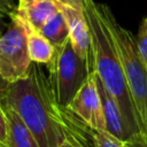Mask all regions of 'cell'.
I'll list each match as a JSON object with an SVG mask.
<instances>
[{
    "label": "cell",
    "instance_id": "obj_1",
    "mask_svg": "<svg viewBox=\"0 0 147 147\" xmlns=\"http://www.w3.org/2000/svg\"><path fill=\"white\" fill-rule=\"evenodd\" d=\"M1 95V103L18 114L39 147H57L71 130L84 124L57 105L49 79L38 63L32 62L28 75L10 83Z\"/></svg>",
    "mask_w": 147,
    "mask_h": 147
},
{
    "label": "cell",
    "instance_id": "obj_2",
    "mask_svg": "<svg viewBox=\"0 0 147 147\" xmlns=\"http://www.w3.org/2000/svg\"><path fill=\"white\" fill-rule=\"evenodd\" d=\"M83 10L90 32L93 71L118 103L133 133L142 136L140 119L126 84L113 36L98 9V3L94 0H83Z\"/></svg>",
    "mask_w": 147,
    "mask_h": 147
},
{
    "label": "cell",
    "instance_id": "obj_3",
    "mask_svg": "<svg viewBox=\"0 0 147 147\" xmlns=\"http://www.w3.org/2000/svg\"><path fill=\"white\" fill-rule=\"evenodd\" d=\"M98 9L113 36L144 136L147 119V68L140 57L136 36L117 23L107 5L98 3Z\"/></svg>",
    "mask_w": 147,
    "mask_h": 147
},
{
    "label": "cell",
    "instance_id": "obj_4",
    "mask_svg": "<svg viewBox=\"0 0 147 147\" xmlns=\"http://www.w3.org/2000/svg\"><path fill=\"white\" fill-rule=\"evenodd\" d=\"M47 68V77L55 101L61 108L68 107L90 74L93 72L90 65L76 53L69 39L62 46L55 47Z\"/></svg>",
    "mask_w": 147,
    "mask_h": 147
},
{
    "label": "cell",
    "instance_id": "obj_5",
    "mask_svg": "<svg viewBox=\"0 0 147 147\" xmlns=\"http://www.w3.org/2000/svg\"><path fill=\"white\" fill-rule=\"evenodd\" d=\"M22 17L13 10L10 22L0 36V75L9 84L24 78L31 67Z\"/></svg>",
    "mask_w": 147,
    "mask_h": 147
},
{
    "label": "cell",
    "instance_id": "obj_6",
    "mask_svg": "<svg viewBox=\"0 0 147 147\" xmlns=\"http://www.w3.org/2000/svg\"><path fill=\"white\" fill-rule=\"evenodd\" d=\"M67 109L90 129L94 131H106L101 100L94 79V71L90 74L83 86L68 105Z\"/></svg>",
    "mask_w": 147,
    "mask_h": 147
},
{
    "label": "cell",
    "instance_id": "obj_7",
    "mask_svg": "<svg viewBox=\"0 0 147 147\" xmlns=\"http://www.w3.org/2000/svg\"><path fill=\"white\" fill-rule=\"evenodd\" d=\"M60 2V1H59ZM60 11L62 13L68 29L69 40L76 53L90 65L93 71L92 54H91V39L86 17L83 8H76L70 5L60 2Z\"/></svg>",
    "mask_w": 147,
    "mask_h": 147
},
{
    "label": "cell",
    "instance_id": "obj_8",
    "mask_svg": "<svg viewBox=\"0 0 147 147\" xmlns=\"http://www.w3.org/2000/svg\"><path fill=\"white\" fill-rule=\"evenodd\" d=\"M94 79H95L96 88H98L100 100H101L102 113H103V118H105V124H106V132L123 144L130 141L137 136H141V134L133 133V131L130 129L129 124L126 123L119 109L118 103L113 98V95L105 88V86L102 85L101 80L99 79L95 72H94Z\"/></svg>",
    "mask_w": 147,
    "mask_h": 147
},
{
    "label": "cell",
    "instance_id": "obj_9",
    "mask_svg": "<svg viewBox=\"0 0 147 147\" xmlns=\"http://www.w3.org/2000/svg\"><path fill=\"white\" fill-rule=\"evenodd\" d=\"M15 11L34 29L39 30L60 11L57 0H18Z\"/></svg>",
    "mask_w": 147,
    "mask_h": 147
},
{
    "label": "cell",
    "instance_id": "obj_10",
    "mask_svg": "<svg viewBox=\"0 0 147 147\" xmlns=\"http://www.w3.org/2000/svg\"><path fill=\"white\" fill-rule=\"evenodd\" d=\"M2 107L5 109L8 123V137L6 147H39L34 136L18 116V114L9 107L3 105Z\"/></svg>",
    "mask_w": 147,
    "mask_h": 147
},
{
    "label": "cell",
    "instance_id": "obj_11",
    "mask_svg": "<svg viewBox=\"0 0 147 147\" xmlns=\"http://www.w3.org/2000/svg\"><path fill=\"white\" fill-rule=\"evenodd\" d=\"M23 22L26 33L28 53L31 62L47 65L54 55V46L39 32V30L34 29L25 20H23Z\"/></svg>",
    "mask_w": 147,
    "mask_h": 147
},
{
    "label": "cell",
    "instance_id": "obj_12",
    "mask_svg": "<svg viewBox=\"0 0 147 147\" xmlns=\"http://www.w3.org/2000/svg\"><path fill=\"white\" fill-rule=\"evenodd\" d=\"M39 32L54 46V48L62 46L69 39V29L61 11L48 20L39 29Z\"/></svg>",
    "mask_w": 147,
    "mask_h": 147
},
{
    "label": "cell",
    "instance_id": "obj_13",
    "mask_svg": "<svg viewBox=\"0 0 147 147\" xmlns=\"http://www.w3.org/2000/svg\"><path fill=\"white\" fill-rule=\"evenodd\" d=\"M93 131L85 124L71 130L57 147H94Z\"/></svg>",
    "mask_w": 147,
    "mask_h": 147
},
{
    "label": "cell",
    "instance_id": "obj_14",
    "mask_svg": "<svg viewBox=\"0 0 147 147\" xmlns=\"http://www.w3.org/2000/svg\"><path fill=\"white\" fill-rule=\"evenodd\" d=\"M136 41L140 57L147 68V16L142 18L139 25V30L136 36Z\"/></svg>",
    "mask_w": 147,
    "mask_h": 147
},
{
    "label": "cell",
    "instance_id": "obj_15",
    "mask_svg": "<svg viewBox=\"0 0 147 147\" xmlns=\"http://www.w3.org/2000/svg\"><path fill=\"white\" fill-rule=\"evenodd\" d=\"M94 147H124L123 142L107 133L106 131H93Z\"/></svg>",
    "mask_w": 147,
    "mask_h": 147
},
{
    "label": "cell",
    "instance_id": "obj_16",
    "mask_svg": "<svg viewBox=\"0 0 147 147\" xmlns=\"http://www.w3.org/2000/svg\"><path fill=\"white\" fill-rule=\"evenodd\" d=\"M7 137H8V123H7L5 109L0 101V144H2L5 147L7 145Z\"/></svg>",
    "mask_w": 147,
    "mask_h": 147
},
{
    "label": "cell",
    "instance_id": "obj_17",
    "mask_svg": "<svg viewBox=\"0 0 147 147\" xmlns=\"http://www.w3.org/2000/svg\"><path fill=\"white\" fill-rule=\"evenodd\" d=\"M11 13V7L6 2V0H0V36L3 33V29L8 25L6 24V17H10Z\"/></svg>",
    "mask_w": 147,
    "mask_h": 147
},
{
    "label": "cell",
    "instance_id": "obj_18",
    "mask_svg": "<svg viewBox=\"0 0 147 147\" xmlns=\"http://www.w3.org/2000/svg\"><path fill=\"white\" fill-rule=\"evenodd\" d=\"M123 145H124V147H146L144 136H137L133 139H131L130 141L124 142Z\"/></svg>",
    "mask_w": 147,
    "mask_h": 147
},
{
    "label": "cell",
    "instance_id": "obj_19",
    "mask_svg": "<svg viewBox=\"0 0 147 147\" xmlns=\"http://www.w3.org/2000/svg\"><path fill=\"white\" fill-rule=\"evenodd\" d=\"M57 1L65 5H70L76 8H83V0H57Z\"/></svg>",
    "mask_w": 147,
    "mask_h": 147
},
{
    "label": "cell",
    "instance_id": "obj_20",
    "mask_svg": "<svg viewBox=\"0 0 147 147\" xmlns=\"http://www.w3.org/2000/svg\"><path fill=\"white\" fill-rule=\"evenodd\" d=\"M8 85H9V83H8L7 80H5V79L2 78V76L0 75V95H1L6 90H7Z\"/></svg>",
    "mask_w": 147,
    "mask_h": 147
},
{
    "label": "cell",
    "instance_id": "obj_21",
    "mask_svg": "<svg viewBox=\"0 0 147 147\" xmlns=\"http://www.w3.org/2000/svg\"><path fill=\"white\" fill-rule=\"evenodd\" d=\"M144 139H145V145L147 147V119H146V127H145V132H144Z\"/></svg>",
    "mask_w": 147,
    "mask_h": 147
},
{
    "label": "cell",
    "instance_id": "obj_22",
    "mask_svg": "<svg viewBox=\"0 0 147 147\" xmlns=\"http://www.w3.org/2000/svg\"><path fill=\"white\" fill-rule=\"evenodd\" d=\"M0 147H5V146H3V145H2V144H0Z\"/></svg>",
    "mask_w": 147,
    "mask_h": 147
}]
</instances>
